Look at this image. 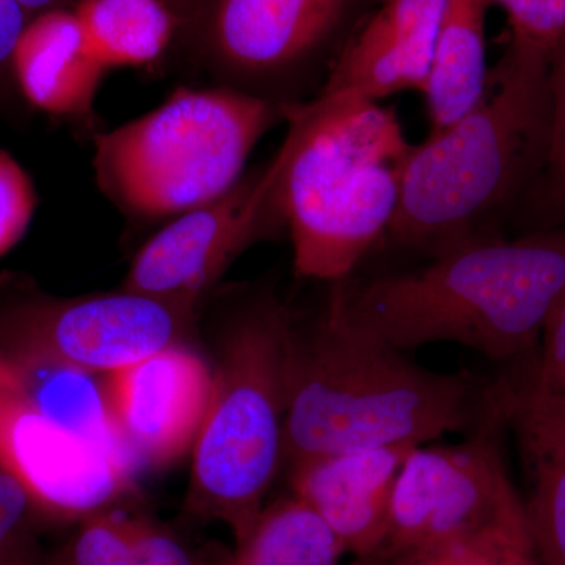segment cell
Returning a JSON list of instances; mask_svg holds the SVG:
<instances>
[{
	"label": "cell",
	"mask_w": 565,
	"mask_h": 565,
	"mask_svg": "<svg viewBox=\"0 0 565 565\" xmlns=\"http://www.w3.org/2000/svg\"><path fill=\"white\" fill-rule=\"evenodd\" d=\"M344 280L313 319L292 316L285 348L282 462L289 468L355 449L426 445L478 429L492 412L489 386L435 373L356 326Z\"/></svg>",
	"instance_id": "6da1fadb"
},
{
	"label": "cell",
	"mask_w": 565,
	"mask_h": 565,
	"mask_svg": "<svg viewBox=\"0 0 565 565\" xmlns=\"http://www.w3.org/2000/svg\"><path fill=\"white\" fill-rule=\"evenodd\" d=\"M564 294L565 225L514 241L475 237L414 273L344 281L351 321L394 348L457 343L494 362L534 355Z\"/></svg>",
	"instance_id": "7a4b0ae2"
},
{
	"label": "cell",
	"mask_w": 565,
	"mask_h": 565,
	"mask_svg": "<svg viewBox=\"0 0 565 565\" xmlns=\"http://www.w3.org/2000/svg\"><path fill=\"white\" fill-rule=\"evenodd\" d=\"M277 199L294 270L344 280L388 232L415 145L393 110L353 92L288 106Z\"/></svg>",
	"instance_id": "3957f363"
},
{
	"label": "cell",
	"mask_w": 565,
	"mask_h": 565,
	"mask_svg": "<svg viewBox=\"0 0 565 565\" xmlns=\"http://www.w3.org/2000/svg\"><path fill=\"white\" fill-rule=\"evenodd\" d=\"M548 66V58L505 47L473 109L415 145L385 236L433 256L490 236V218L534 188L544 170Z\"/></svg>",
	"instance_id": "277c9868"
},
{
	"label": "cell",
	"mask_w": 565,
	"mask_h": 565,
	"mask_svg": "<svg viewBox=\"0 0 565 565\" xmlns=\"http://www.w3.org/2000/svg\"><path fill=\"white\" fill-rule=\"evenodd\" d=\"M288 106L223 85L178 88L148 114L93 136L96 184L131 221L170 222L232 191Z\"/></svg>",
	"instance_id": "5b68a950"
},
{
	"label": "cell",
	"mask_w": 565,
	"mask_h": 565,
	"mask_svg": "<svg viewBox=\"0 0 565 565\" xmlns=\"http://www.w3.org/2000/svg\"><path fill=\"white\" fill-rule=\"evenodd\" d=\"M292 311L273 294L244 305L221 341L210 407L192 449L185 511L241 544L282 462L285 348Z\"/></svg>",
	"instance_id": "8992f818"
},
{
	"label": "cell",
	"mask_w": 565,
	"mask_h": 565,
	"mask_svg": "<svg viewBox=\"0 0 565 565\" xmlns=\"http://www.w3.org/2000/svg\"><path fill=\"white\" fill-rule=\"evenodd\" d=\"M370 0H200L204 68L217 84L278 104L307 102L366 18ZM185 24V25H188Z\"/></svg>",
	"instance_id": "52a82bcc"
},
{
	"label": "cell",
	"mask_w": 565,
	"mask_h": 565,
	"mask_svg": "<svg viewBox=\"0 0 565 565\" xmlns=\"http://www.w3.org/2000/svg\"><path fill=\"white\" fill-rule=\"evenodd\" d=\"M192 319L125 289L57 297L22 280L0 281V351L36 353L96 374L182 343Z\"/></svg>",
	"instance_id": "ba28073f"
},
{
	"label": "cell",
	"mask_w": 565,
	"mask_h": 565,
	"mask_svg": "<svg viewBox=\"0 0 565 565\" xmlns=\"http://www.w3.org/2000/svg\"><path fill=\"white\" fill-rule=\"evenodd\" d=\"M278 173L280 158L275 154L221 199L172 218L137 253L121 289L195 315L203 297L247 248L286 228Z\"/></svg>",
	"instance_id": "9c48e42d"
},
{
	"label": "cell",
	"mask_w": 565,
	"mask_h": 565,
	"mask_svg": "<svg viewBox=\"0 0 565 565\" xmlns=\"http://www.w3.org/2000/svg\"><path fill=\"white\" fill-rule=\"evenodd\" d=\"M503 427L492 403L486 422L465 444L419 445L408 452L394 484L388 531L379 555L392 559L501 522L519 494L501 455Z\"/></svg>",
	"instance_id": "30bf717a"
},
{
	"label": "cell",
	"mask_w": 565,
	"mask_h": 565,
	"mask_svg": "<svg viewBox=\"0 0 565 565\" xmlns=\"http://www.w3.org/2000/svg\"><path fill=\"white\" fill-rule=\"evenodd\" d=\"M0 467L44 519L81 522L136 492V471L63 429L22 393L0 360Z\"/></svg>",
	"instance_id": "8fae6325"
},
{
	"label": "cell",
	"mask_w": 565,
	"mask_h": 565,
	"mask_svg": "<svg viewBox=\"0 0 565 565\" xmlns=\"http://www.w3.org/2000/svg\"><path fill=\"white\" fill-rule=\"evenodd\" d=\"M111 415L137 471L192 452L210 407L214 371L185 344L106 374Z\"/></svg>",
	"instance_id": "7c38bea8"
},
{
	"label": "cell",
	"mask_w": 565,
	"mask_h": 565,
	"mask_svg": "<svg viewBox=\"0 0 565 565\" xmlns=\"http://www.w3.org/2000/svg\"><path fill=\"white\" fill-rule=\"evenodd\" d=\"M522 364L490 385V397L519 446L535 555L542 565H565V403L542 393Z\"/></svg>",
	"instance_id": "4fadbf2b"
},
{
	"label": "cell",
	"mask_w": 565,
	"mask_h": 565,
	"mask_svg": "<svg viewBox=\"0 0 565 565\" xmlns=\"http://www.w3.org/2000/svg\"><path fill=\"white\" fill-rule=\"evenodd\" d=\"M448 2L381 0L344 44L319 92H353L373 102L405 90L424 93Z\"/></svg>",
	"instance_id": "5bb4252c"
},
{
	"label": "cell",
	"mask_w": 565,
	"mask_h": 565,
	"mask_svg": "<svg viewBox=\"0 0 565 565\" xmlns=\"http://www.w3.org/2000/svg\"><path fill=\"white\" fill-rule=\"evenodd\" d=\"M412 445L355 449L289 468L292 494L321 516L353 557L379 555L397 475Z\"/></svg>",
	"instance_id": "9a60e30c"
},
{
	"label": "cell",
	"mask_w": 565,
	"mask_h": 565,
	"mask_svg": "<svg viewBox=\"0 0 565 565\" xmlns=\"http://www.w3.org/2000/svg\"><path fill=\"white\" fill-rule=\"evenodd\" d=\"M106 73L73 10L31 18L14 51V77L25 106L58 120H90Z\"/></svg>",
	"instance_id": "2e32d148"
},
{
	"label": "cell",
	"mask_w": 565,
	"mask_h": 565,
	"mask_svg": "<svg viewBox=\"0 0 565 565\" xmlns=\"http://www.w3.org/2000/svg\"><path fill=\"white\" fill-rule=\"evenodd\" d=\"M0 360L41 414L137 473L111 415L106 374L36 353L0 351Z\"/></svg>",
	"instance_id": "e0dca14e"
},
{
	"label": "cell",
	"mask_w": 565,
	"mask_h": 565,
	"mask_svg": "<svg viewBox=\"0 0 565 565\" xmlns=\"http://www.w3.org/2000/svg\"><path fill=\"white\" fill-rule=\"evenodd\" d=\"M492 0H449L435 44L423 95L429 110V136L465 117L484 95L486 14Z\"/></svg>",
	"instance_id": "ac0fdd59"
},
{
	"label": "cell",
	"mask_w": 565,
	"mask_h": 565,
	"mask_svg": "<svg viewBox=\"0 0 565 565\" xmlns=\"http://www.w3.org/2000/svg\"><path fill=\"white\" fill-rule=\"evenodd\" d=\"M71 10L107 71L158 61L181 28L163 0H77Z\"/></svg>",
	"instance_id": "d6986e66"
},
{
	"label": "cell",
	"mask_w": 565,
	"mask_h": 565,
	"mask_svg": "<svg viewBox=\"0 0 565 565\" xmlns=\"http://www.w3.org/2000/svg\"><path fill=\"white\" fill-rule=\"evenodd\" d=\"M345 553L321 516L292 494L264 508L232 556L200 565H341Z\"/></svg>",
	"instance_id": "ffe728a7"
},
{
	"label": "cell",
	"mask_w": 565,
	"mask_h": 565,
	"mask_svg": "<svg viewBox=\"0 0 565 565\" xmlns=\"http://www.w3.org/2000/svg\"><path fill=\"white\" fill-rule=\"evenodd\" d=\"M43 519L28 490L0 467V565H46L36 535Z\"/></svg>",
	"instance_id": "44dd1931"
},
{
	"label": "cell",
	"mask_w": 565,
	"mask_h": 565,
	"mask_svg": "<svg viewBox=\"0 0 565 565\" xmlns=\"http://www.w3.org/2000/svg\"><path fill=\"white\" fill-rule=\"evenodd\" d=\"M77 530L46 565H134L131 541L120 512L104 511L81 520Z\"/></svg>",
	"instance_id": "7402d4cb"
},
{
	"label": "cell",
	"mask_w": 565,
	"mask_h": 565,
	"mask_svg": "<svg viewBox=\"0 0 565 565\" xmlns=\"http://www.w3.org/2000/svg\"><path fill=\"white\" fill-rule=\"evenodd\" d=\"M520 511L522 497L516 494L497 525L481 533L412 550L392 557L388 565H501L512 523Z\"/></svg>",
	"instance_id": "603a6c76"
},
{
	"label": "cell",
	"mask_w": 565,
	"mask_h": 565,
	"mask_svg": "<svg viewBox=\"0 0 565 565\" xmlns=\"http://www.w3.org/2000/svg\"><path fill=\"white\" fill-rule=\"evenodd\" d=\"M550 136L545 166L534 188L546 212L565 221V40L550 58Z\"/></svg>",
	"instance_id": "cb8c5ba5"
},
{
	"label": "cell",
	"mask_w": 565,
	"mask_h": 565,
	"mask_svg": "<svg viewBox=\"0 0 565 565\" xmlns=\"http://www.w3.org/2000/svg\"><path fill=\"white\" fill-rule=\"evenodd\" d=\"M508 13V47L552 58L565 40V0H492Z\"/></svg>",
	"instance_id": "d4e9b609"
},
{
	"label": "cell",
	"mask_w": 565,
	"mask_h": 565,
	"mask_svg": "<svg viewBox=\"0 0 565 565\" xmlns=\"http://www.w3.org/2000/svg\"><path fill=\"white\" fill-rule=\"evenodd\" d=\"M36 204L39 195L31 174L0 148V258L28 233Z\"/></svg>",
	"instance_id": "484cf974"
},
{
	"label": "cell",
	"mask_w": 565,
	"mask_h": 565,
	"mask_svg": "<svg viewBox=\"0 0 565 565\" xmlns=\"http://www.w3.org/2000/svg\"><path fill=\"white\" fill-rule=\"evenodd\" d=\"M125 525L131 541L134 565L202 564L173 531L147 516L125 515Z\"/></svg>",
	"instance_id": "4316f807"
},
{
	"label": "cell",
	"mask_w": 565,
	"mask_h": 565,
	"mask_svg": "<svg viewBox=\"0 0 565 565\" xmlns=\"http://www.w3.org/2000/svg\"><path fill=\"white\" fill-rule=\"evenodd\" d=\"M29 20L18 0H0V118H17L31 110L14 77V51Z\"/></svg>",
	"instance_id": "83f0119b"
},
{
	"label": "cell",
	"mask_w": 565,
	"mask_h": 565,
	"mask_svg": "<svg viewBox=\"0 0 565 565\" xmlns=\"http://www.w3.org/2000/svg\"><path fill=\"white\" fill-rule=\"evenodd\" d=\"M541 352L527 356V371L542 393L565 403V294L546 322Z\"/></svg>",
	"instance_id": "f1b7e54d"
},
{
	"label": "cell",
	"mask_w": 565,
	"mask_h": 565,
	"mask_svg": "<svg viewBox=\"0 0 565 565\" xmlns=\"http://www.w3.org/2000/svg\"><path fill=\"white\" fill-rule=\"evenodd\" d=\"M501 565H542L535 555L533 542L527 533L525 511L516 514L509 533L508 545Z\"/></svg>",
	"instance_id": "f546056e"
},
{
	"label": "cell",
	"mask_w": 565,
	"mask_h": 565,
	"mask_svg": "<svg viewBox=\"0 0 565 565\" xmlns=\"http://www.w3.org/2000/svg\"><path fill=\"white\" fill-rule=\"evenodd\" d=\"M29 18L51 10H71L76 6L77 0H18Z\"/></svg>",
	"instance_id": "4dcf8cb0"
},
{
	"label": "cell",
	"mask_w": 565,
	"mask_h": 565,
	"mask_svg": "<svg viewBox=\"0 0 565 565\" xmlns=\"http://www.w3.org/2000/svg\"><path fill=\"white\" fill-rule=\"evenodd\" d=\"M166 6L169 7L170 10L173 11L174 17L178 18L181 25L188 24L195 13L196 6H199L200 0H163Z\"/></svg>",
	"instance_id": "1f68e13d"
},
{
	"label": "cell",
	"mask_w": 565,
	"mask_h": 565,
	"mask_svg": "<svg viewBox=\"0 0 565 565\" xmlns=\"http://www.w3.org/2000/svg\"><path fill=\"white\" fill-rule=\"evenodd\" d=\"M341 565H388V559L381 555L353 557L352 563Z\"/></svg>",
	"instance_id": "d6a6232c"
}]
</instances>
